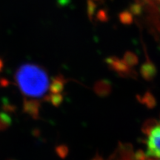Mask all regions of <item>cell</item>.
<instances>
[{"label": "cell", "mask_w": 160, "mask_h": 160, "mask_svg": "<svg viewBox=\"0 0 160 160\" xmlns=\"http://www.w3.org/2000/svg\"><path fill=\"white\" fill-rule=\"evenodd\" d=\"M145 151L137 156L140 159L160 160V117L148 122L144 129Z\"/></svg>", "instance_id": "3"}, {"label": "cell", "mask_w": 160, "mask_h": 160, "mask_svg": "<svg viewBox=\"0 0 160 160\" xmlns=\"http://www.w3.org/2000/svg\"><path fill=\"white\" fill-rule=\"evenodd\" d=\"M3 67V63H2V61L1 59H0V71H1L2 68Z\"/></svg>", "instance_id": "4"}, {"label": "cell", "mask_w": 160, "mask_h": 160, "mask_svg": "<svg viewBox=\"0 0 160 160\" xmlns=\"http://www.w3.org/2000/svg\"><path fill=\"white\" fill-rule=\"evenodd\" d=\"M14 79L19 91L26 97L39 99L45 97L47 99V93H49V97L51 95L52 82L41 66L31 63L22 65L16 72Z\"/></svg>", "instance_id": "1"}, {"label": "cell", "mask_w": 160, "mask_h": 160, "mask_svg": "<svg viewBox=\"0 0 160 160\" xmlns=\"http://www.w3.org/2000/svg\"><path fill=\"white\" fill-rule=\"evenodd\" d=\"M120 17L124 22L135 19L160 46V0H134L130 11Z\"/></svg>", "instance_id": "2"}]
</instances>
